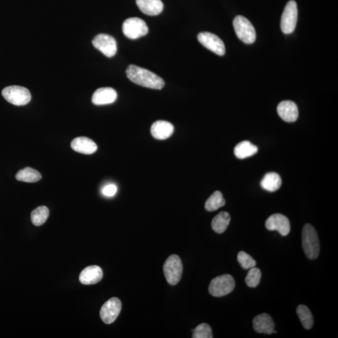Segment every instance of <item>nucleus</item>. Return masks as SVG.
I'll use <instances>...</instances> for the list:
<instances>
[{
    "instance_id": "obj_14",
    "label": "nucleus",
    "mask_w": 338,
    "mask_h": 338,
    "mask_svg": "<svg viewBox=\"0 0 338 338\" xmlns=\"http://www.w3.org/2000/svg\"><path fill=\"white\" fill-rule=\"evenodd\" d=\"M277 112L280 118L287 122H295L298 118V106L292 101H281L277 106Z\"/></svg>"
},
{
    "instance_id": "obj_6",
    "label": "nucleus",
    "mask_w": 338,
    "mask_h": 338,
    "mask_svg": "<svg viewBox=\"0 0 338 338\" xmlns=\"http://www.w3.org/2000/svg\"><path fill=\"white\" fill-rule=\"evenodd\" d=\"M234 28L237 36L247 44H252L256 41V33L254 26L248 19L243 16H237L233 21Z\"/></svg>"
},
{
    "instance_id": "obj_30",
    "label": "nucleus",
    "mask_w": 338,
    "mask_h": 338,
    "mask_svg": "<svg viewBox=\"0 0 338 338\" xmlns=\"http://www.w3.org/2000/svg\"><path fill=\"white\" fill-rule=\"evenodd\" d=\"M118 192V187L114 184H108L103 187L102 194L106 197H113Z\"/></svg>"
},
{
    "instance_id": "obj_20",
    "label": "nucleus",
    "mask_w": 338,
    "mask_h": 338,
    "mask_svg": "<svg viewBox=\"0 0 338 338\" xmlns=\"http://www.w3.org/2000/svg\"><path fill=\"white\" fill-rule=\"evenodd\" d=\"M282 180L279 174L269 173L264 176L261 182V186L264 190L269 192L277 191L281 186Z\"/></svg>"
},
{
    "instance_id": "obj_4",
    "label": "nucleus",
    "mask_w": 338,
    "mask_h": 338,
    "mask_svg": "<svg viewBox=\"0 0 338 338\" xmlns=\"http://www.w3.org/2000/svg\"><path fill=\"white\" fill-rule=\"evenodd\" d=\"M163 269L166 280L169 285H176L180 281L183 266L178 255L173 254L169 256L163 264Z\"/></svg>"
},
{
    "instance_id": "obj_16",
    "label": "nucleus",
    "mask_w": 338,
    "mask_h": 338,
    "mask_svg": "<svg viewBox=\"0 0 338 338\" xmlns=\"http://www.w3.org/2000/svg\"><path fill=\"white\" fill-rule=\"evenodd\" d=\"M253 327L255 331L259 333L270 334L274 331L275 324L269 314L263 313L255 317Z\"/></svg>"
},
{
    "instance_id": "obj_1",
    "label": "nucleus",
    "mask_w": 338,
    "mask_h": 338,
    "mask_svg": "<svg viewBox=\"0 0 338 338\" xmlns=\"http://www.w3.org/2000/svg\"><path fill=\"white\" fill-rule=\"evenodd\" d=\"M126 75L131 82L142 87L160 90L165 85L162 78L149 70L134 65H131L127 68Z\"/></svg>"
},
{
    "instance_id": "obj_13",
    "label": "nucleus",
    "mask_w": 338,
    "mask_h": 338,
    "mask_svg": "<svg viewBox=\"0 0 338 338\" xmlns=\"http://www.w3.org/2000/svg\"><path fill=\"white\" fill-rule=\"evenodd\" d=\"M118 98V93L112 88H98L92 96V103L96 105H107L114 102Z\"/></svg>"
},
{
    "instance_id": "obj_9",
    "label": "nucleus",
    "mask_w": 338,
    "mask_h": 338,
    "mask_svg": "<svg viewBox=\"0 0 338 338\" xmlns=\"http://www.w3.org/2000/svg\"><path fill=\"white\" fill-rule=\"evenodd\" d=\"M93 45L106 57H112L118 51L116 40L106 34H99L92 41Z\"/></svg>"
},
{
    "instance_id": "obj_15",
    "label": "nucleus",
    "mask_w": 338,
    "mask_h": 338,
    "mask_svg": "<svg viewBox=\"0 0 338 338\" xmlns=\"http://www.w3.org/2000/svg\"><path fill=\"white\" fill-rule=\"evenodd\" d=\"M102 277L103 271L99 266H90L80 273L79 280L83 285H92L99 283Z\"/></svg>"
},
{
    "instance_id": "obj_29",
    "label": "nucleus",
    "mask_w": 338,
    "mask_h": 338,
    "mask_svg": "<svg viewBox=\"0 0 338 338\" xmlns=\"http://www.w3.org/2000/svg\"><path fill=\"white\" fill-rule=\"evenodd\" d=\"M238 261L244 269H249L256 266V262L253 257L244 251L239 252Z\"/></svg>"
},
{
    "instance_id": "obj_19",
    "label": "nucleus",
    "mask_w": 338,
    "mask_h": 338,
    "mask_svg": "<svg viewBox=\"0 0 338 338\" xmlns=\"http://www.w3.org/2000/svg\"><path fill=\"white\" fill-rule=\"evenodd\" d=\"M136 4L143 14L149 16L159 15L163 9L161 0H136Z\"/></svg>"
},
{
    "instance_id": "obj_11",
    "label": "nucleus",
    "mask_w": 338,
    "mask_h": 338,
    "mask_svg": "<svg viewBox=\"0 0 338 338\" xmlns=\"http://www.w3.org/2000/svg\"><path fill=\"white\" fill-rule=\"evenodd\" d=\"M121 301L118 298H112L106 301L101 307L100 318L105 324L113 323L121 313Z\"/></svg>"
},
{
    "instance_id": "obj_27",
    "label": "nucleus",
    "mask_w": 338,
    "mask_h": 338,
    "mask_svg": "<svg viewBox=\"0 0 338 338\" xmlns=\"http://www.w3.org/2000/svg\"><path fill=\"white\" fill-rule=\"evenodd\" d=\"M261 279V270L256 267L249 269L246 277V285L250 288H256L259 285Z\"/></svg>"
},
{
    "instance_id": "obj_3",
    "label": "nucleus",
    "mask_w": 338,
    "mask_h": 338,
    "mask_svg": "<svg viewBox=\"0 0 338 338\" xmlns=\"http://www.w3.org/2000/svg\"><path fill=\"white\" fill-rule=\"evenodd\" d=\"M235 286V280L232 275L223 274L211 280L209 285V292L214 297H222L232 292Z\"/></svg>"
},
{
    "instance_id": "obj_26",
    "label": "nucleus",
    "mask_w": 338,
    "mask_h": 338,
    "mask_svg": "<svg viewBox=\"0 0 338 338\" xmlns=\"http://www.w3.org/2000/svg\"><path fill=\"white\" fill-rule=\"evenodd\" d=\"M49 216V210L45 206H40L33 210L31 214V219L34 225L40 226L43 224Z\"/></svg>"
},
{
    "instance_id": "obj_10",
    "label": "nucleus",
    "mask_w": 338,
    "mask_h": 338,
    "mask_svg": "<svg viewBox=\"0 0 338 338\" xmlns=\"http://www.w3.org/2000/svg\"><path fill=\"white\" fill-rule=\"evenodd\" d=\"M200 43L219 56H223L226 53L224 43L217 35L210 32H201L197 36Z\"/></svg>"
},
{
    "instance_id": "obj_28",
    "label": "nucleus",
    "mask_w": 338,
    "mask_h": 338,
    "mask_svg": "<svg viewBox=\"0 0 338 338\" xmlns=\"http://www.w3.org/2000/svg\"><path fill=\"white\" fill-rule=\"evenodd\" d=\"M193 338H212V332L211 327L209 324L202 323L197 326L193 330Z\"/></svg>"
},
{
    "instance_id": "obj_22",
    "label": "nucleus",
    "mask_w": 338,
    "mask_h": 338,
    "mask_svg": "<svg viewBox=\"0 0 338 338\" xmlns=\"http://www.w3.org/2000/svg\"><path fill=\"white\" fill-rule=\"evenodd\" d=\"M231 221L230 214L228 212H221L212 219L211 226L215 233L222 234L227 230Z\"/></svg>"
},
{
    "instance_id": "obj_7",
    "label": "nucleus",
    "mask_w": 338,
    "mask_h": 338,
    "mask_svg": "<svg viewBox=\"0 0 338 338\" xmlns=\"http://www.w3.org/2000/svg\"><path fill=\"white\" fill-rule=\"evenodd\" d=\"M122 30L126 37L132 40L146 35L149 32L146 23L141 18L132 17L127 19L122 25Z\"/></svg>"
},
{
    "instance_id": "obj_23",
    "label": "nucleus",
    "mask_w": 338,
    "mask_h": 338,
    "mask_svg": "<svg viewBox=\"0 0 338 338\" xmlns=\"http://www.w3.org/2000/svg\"><path fill=\"white\" fill-rule=\"evenodd\" d=\"M17 180L25 183H36L40 180L41 175L39 172L32 168L26 167L22 169L16 174Z\"/></svg>"
},
{
    "instance_id": "obj_18",
    "label": "nucleus",
    "mask_w": 338,
    "mask_h": 338,
    "mask_svg": "<svg viewBox=\"0 0 338 338\" xmlns=\"http://www.w3.org/2000/svg\"><path fill=\"white\" fill-rule=\"evenodd\" d=\"M151 134L156 139L165 140L173 134L174 127L170 122L158 121L154 122L151 127Z\"/></svg>"
},
{
    "instance_id": "obj_2",
    "label": "nucleus",
    "mask_w": 338,
    "mask_h": 338,
    "mask_svg": "<svg viewBox=\"0 0 338 338\" xmlns=\"http://www.w3.org/2000/svg\"><path fill=\"white\" fill-rule=\"evenodd\" d=\"M303 248L306 256L310 259H315L320 251L318 234L313 226L307 223L302 232Z\"/></svg>"
},
{
    "instance_id": "obj_24",
    "label": "nucleus",
    "mask_w": 338,
    "mask_h": 338,
    "mask_svg": "<svg viewBox=\"0 0 338 338\" xmlns=\"http://www.w3.org/2000/svg\"><path fill=\"white\" fill-rule=\"evenodd\" d=\"M299 318H300L301 323H302L304 328L310 329L313 326L314 319L313 316L309 309L306 306L300 305L296 309Z\"/></svg>"
},
{
    "instance_id": "obj_17",
    "label": "nucleus",
    "mask_w": 338,
    "mask_h": 338,
    "mask_svg": "<svg viewBox=\"0 0 338 338\" xmlns=\"http://www.w3.org/2000/svg\"><path fill=\"white\" fill-rule=\"evenodd\" d=\"M72 149L83 154L90 155L97 150V145L92 140L85 137H77L71 142Z\"/></svg>"
},
{
    "instance_id": "obj_21",
    "label": "nucleus",
    "mask_w": 338,
    "mask_h": 338,
    "mask_svg": "<svg viewBox=\"0 0 338 338\" xmlns=\"http://www.w3.org/2000/svg\"><path fill=\"white\" fill-rule=\"evenodd\" d=\"M258 148L249 141L239 143L235 148V154L239 159H244L256 154Z\"/></svg>"
},
{
    "instance_id": "obj_12",
    "label": "nucleus",
    "mask_w": 338,
    "mask_h": 338,
    "mask_svg": "<svg viewBox=\"0 0 338 338\" xmlns=\"http://www.w3.org/2000/svg\"><path fill=\"white\" fill-rule=\"evenodd\" d=\"M265 226L269 231H276L283 236H286L290 232V220L285 215L274 214L270 215L266 221Z\"/></svg>"
},
{
    "instance_id": "obj_8",
    "label": "nucleus",
    "mask_w": 338,
    "mask_h": 338,
    "mask_svg": "<svg viewBox=\"0 0 338 338\" xmlns=\"http://www.w3.org/2000/svg\"><path fill=\"white\" fill-rule=\"evenodd\" d=\"M298 10L297 4L291 0L286 5L280 21V28L283 32L290 34L295 31L297 23Z\"/></svg>"
},
{
    "instance_id": "obj_5",
    "label": "nucleus",
    "mask_w": 338,
    "mask_h": 338,
    "mask_svg": "<svg viewBox=\"0 0 338 338\" xmlns=\"http://www.w3.org/2000/svg\"><path fill=\"white\" fill-rule=\"evenodd\" d=\"M2 93L5 100L17 106L27 105L32 98L30 91L20 86L13 85L5 88Z\"/></svg>"
},
{
    "instance_id": "obj_25",
    "label": "nucleus",
    "mask_w": 338,
    "mask_h": 338,
    "mask_svg": "<svg viewBox=\"0 0 338 338\" xmlns=\"http://www.w3.org/2000/svg\"><path fill=\"white\" fill-rule=\"evenodd\" d=\"M225 204L226 201L223 199L222 193L220 191H215L207 200L205 204V208L207 211L212 212L223 207Z\"/></svg>"
}]
</instances>
